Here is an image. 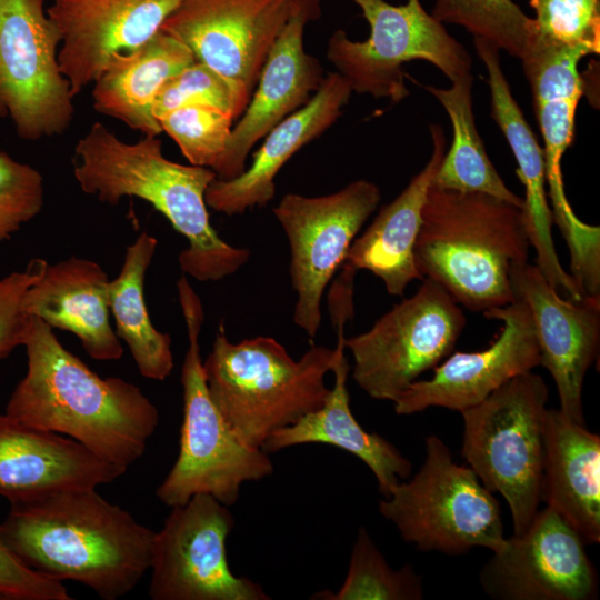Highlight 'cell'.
<instances>
[{
	"mask_svg": "<svg viewBox=\"0 0 600 600\" xmlns=\"http://www.w3.org/2000/svg\"><path fill=\"white\" fill-rule=\"evenodd\" d=\"M154 531L96 488L64 489L10 503L0 541L27 567L77 581L103 600L131 592L150 569Z\"/></svg>",
	"mask_w": 600,
	"mask_h": 600,
	"instance_id": "cell-1",
	"label": "cell"
},
{
	"mask_svg": "<svg viewBox=\"0 0 600 600\" xmlns=\"http://www.w3.org/2000/svg\"><path fill=\"white\" fill-rule=\"evenodd\" d=\"M22 346L27 372L9 398L8 416L69 437L126 470L143 456L159 411L138 386L99 377L39 318L29 317Z\"/></svg>",
	"mask_w": 600,
	"mask_h": 600,
	"instance_id": "cell-2",
	"label": "cell"
},
{
	"mask_svg": "<svg viewBox=\"0 0 600 600\" xmlns=\"http://www.w3.org/2000/svg\"><path fill=\"white\" fill-rule=\"evenodd\" d=\"M72 164L80 189L100 202L117 204L136 197L163 214L188 240L178 260L193 279L216 282L249 261L250 250L227 243L211 226L206 191L216 172L167 159L158 136L127 143L94 122L74 146Z\"/></svg>",
	"mask_w": 600,
	"mask_h": 600,
	"instance_id": "cell-3",
	"label": "cell"
},
{
	"mask_svg": "<svg viewBox=\"0 0 600 600\" xmlns=\"http://www.w3.org/2000/svg\"><path fill=\"white\" fill-rule=\"evenodd\" d=\"M530 247L520 208L486 193L431 186L413 259L423 279L483 313L514 301L511 274L528 262Z\"/></svg>",
	"mask_w": 600,
	"mask_h": 600,
	"instance_id": "cell-4",
	"label": "cell"
},
{
	"mask_svg": "<svg viewBox=\"0 0 600 600\" xmlns=\"http://www.w3.org/2000/svg\"><path fill=\"white\" fill-rule=\"evenodd\" d=\"M334 349L312 346L299 359L271 337L231 342L219 324L203 361L208 391L237 436L261 448L274 431L319 409L330 389L324 383Z\"/></svg>",
	"mask_w": 600,
	"mask_h": 600,
	"instance_id": "cell-5",
	"label": "cell"
},
{
	"mask_svg": "<svg viewBox=\"0 0 600 600\" xmlns=\"http://www.w3.org/2000/svg\"><path fill=\"white\" fill-rule=\"evenodd\" d=\"M177 289L188 334L181 369L183 420L178 458L156 494L171 508L200 493L231 507L243 483L262 480L274 468L269 453L243 442L211 400L199 343L202 302L186 276L178 280Z\"/></svg>",
	"mask_w": 600,
	"mask_h": 600,
	"instance_id": "cell-6",
	"label": "cell"
},
{
	"mask_svg": "<svg viewBox=\"0 0 600 600\" xmlns=\"http://www.w3.org/2000/svg\"><path fill=\"white\" fill-rule=\"evenodd\" d=\"M548 397L544 380L528 371L460 412L461 456L481 483L508 502L513 536L526 531L541 501Z\"/></svg>",
	"mask_w": 600,
	"mask_h": 600,
	"instance_id": "cell-7",
	"label": "cell"
},
{
	"mask_svg": "<svg viewBox=\"0 0 600 600\" xmlns=\"http://www.w3.org/2000/svg\"><path fill=\"white\" fill-rule=\"evenodd\" d=\"M401 538L423 552L463 554L504 543L498 500L470 467L453 461L437 436L426 438L424 460L410 479L398 482L379 503Z\"/></svg>",
	"mask_w": 600,
	"mask_h": 600,
	"instance_id": "cell-8",
	"label": "cell"
},
{
	"mask_svg": "<svg viewBox=\"0 0 600 600\" xmlns=\"http://www.w3.org/2000/svg\"><path fill=\"white\" fill-rule=\"evenodd\" d=\"M370 26L364 41L337 30L327 44V58L357 93L388 98L397 103L409 96L403 63L428 61L452 82L471 73L466 48L443 23L427 13L420 0L393 6L384 0H351Z\"/></svg>",
	"mask_w": 600,
	"mask_h": 600,
	"instance_id": "cell-9",
	"label": "cell"
},
{
	"mask_svg": "<svg viewBox=\"0 0 600 600\" xmlns=\"http://www.w3.org/2000/svg\"><path fill=\"white\" fill-rule=\"evenodd\" d=\"M587 53L531 39L521 57L543 139L547 194L553 223L570 254V274L587 294L600 292V228L581 221L567 199L561 160L571 146L574 118L583 93L579 61Z\"/></svg>",
	"mask_w": 600,
	"mask_h": 600,
	"instance_id": "cell-10",
	"label": "cell"
},
{
	"mask_svg": "<svg viewBox=\"0 0 600 600\" xmlns=\"http://www.w3.org/2000/svg\"><path fill=\"white\" fill-rule=\"evenodd\" d=\"M466 317L453 298L424 278L418 291L393 306L366 332L344 340L352 378L376 400H394L454 349Z\"/></svg>",
	"mask_w": 600,
	"mask_h": 600,
	"instance_id": "cell-11",
	"label": "cell"
},
{
	"mask_svg": "<svg viewBox=\"0 0 600 600\" xmlns=\"http://www.w3.org/2000/svg\"><path fill=\"white\" fill-rule=\"evenodd\" d=\"M44 2L0 0V118L28 141L62 134L74 113L58 60L61 34Z\"/></svg>",
	"mask_w": 600,
	"mask_h": 600,
	"instance_id": "cell-12",
	"label": "cell"
},
{
	"mask_svg": "<svg viewBox=\"0 0 600 600\" xmlns=\"http://www.w3.org/2000/svg\"><path fill=\"white\" fill-rule=\"evenodd\" d=\"M380 200L376 183L357 180L321 197L288 193L273 209L289 242V274L297 293L293 321L309 338L320 328L328 283Z\"/></svg>",
	"mask_w": 600,
	"mask_h": 600,
	"instance_id": "cell-13",
	"label": "cell"
},
{
	"mask_svg": "<svg viewBox=\"0 0 600 600\" xmlns=\"http://www.w3.org/2000/svg\"><path fill=\"white\" fill-rule=\"evenodd\" d=\"M234 518L210 494L172 507L154 533L149 596L153 600H269L263 588L230 570L226 541Z\"/></svg>",
	"mask_w": 600,
	"mask_h": 600,
	"instance_id": "cell-14",
	"label": "cell"
},
{
	"mask_svg": "<svg viewBox=\"0 0 600 600\" xmlns=\"http://www.w3.org/2000/svg\"><path fill=\"white\" fill-rule=\"evenodd\" d=\"M578 531L550 507L481 568L479 582L496 600H590L599 579Z\"/></svg>",
	"mask_w": 600,
	"mask_h": 600,
	"instance_id": "cell-15",
	"label": "cell"
},
{
	"mask_svg": "<svg viewBox=\"0 0 600 600\" xmlns=\"http://www.w3.org/2000/svg\"><path fill=\"white\" fill-rule=\"evenodd\" d=\"M299 0H183L160 30L249 101L267 56Z\"/></svg>",
	"mask_w": 600,
	"mask_h": 600,
	"instance_id": "cell-16",
	"label": "cell"
},
{
	"mask_svg": "<svg viewBox=\"0 0 600 600\" xmlns=\"http://www.w3.org/2000/svg\"><path fill=\"white\" fill-rule=\"evenodd\" d=\"M502 321L497 339L484 350L454 352L433 368L428 380H417L396 400L394 411L407 416L430 407L453 411L471 408L510 379L540 366V350L528 306L513 302L483 312Z\"/></svg>",
	"mask_w": 600,
	"mask_h": 600,
	"instance_id": "cell-17",
	"label": "cell"
},
{
	"mask_svg": "<svg viewBox=\"0 0 600 600\" xmlns=\"http://www.w3.org/2000/svg\"><path fill=\"white\" fill-rule=\"evenodd\" d=\"M514 300L531 313L540 350V366L552 376L564 417L584 424L582 387L598 358L600 298L562 297L536 264L523 263L511 274Z\"/></svg>",
	"mask_w": 600,
	"mask_h": 600,
	"instance_id": "cell-18",
	"label": "cell"
},
{
	"mask_svg": "<svg viewBox=\"0 0 600 600\" xmlns=\"http://www.w3.org/2000/svg\"><path fill=\"white\" fill-rule=\"evenodd\" d=\"M183 0H51L47 13L61 34L59 66L73 97L93 83L116 53L158 33Z\"/></svg>",
	"mask_w": 600,
	"mask_h": 600,
	"instance_id": "cell-19",
	"label": "cell"
},
{
	"mask_svg": "<svg viewBox=\"0 0 600 600\" xmlns=\"http://www.w3.org/2000/svg\"><path fill=\"white\" fill-rule=\"evenodd\" d=\"M319 12V0H299L262 66L257 89L232 128L217 179L231 180L246 170L253 146L281 120L304 106L324 77L320 62L304 51L306 24Z\"/></svg>",
	"mask_w": 600,
	"mask_h": 600,
	"instance_id": "cell-20",
	"label": "cell"
},
{
	"mask_svg": "<svg viewBox=\"0 0 600 600\" xmlns=\"http://www.w3.org/2000/svg\"><path fill=\"white\" fill-rule=\"evenodd\" d=\"M473 43L487 70L491 117L511 148L518 164L516 172L524 187L521 212L530 246L537 254L536 266L562 297L581 299L583 294L574 279L560 263L554 248L553 219L548 202L543 149L512 96L501 69L499 49L479 38H473Z\"/></svg>",
	"mask_w": 600,
	"mask_h": 600,
	"instance_id": "cell-21",
	"label": "cell"
},
{
	"mask_svg": "<svg viewBox=\"0 0 600 600\" xmlns=\"http://www.w3.org/2000/svg\"><path fill=\"white\" fill-rule=\"evenodd\" d=\"M126 472L69 437L0 414V494L10 503L57 490L97 488Z\"/></svg>",
	"mask_w": 600,
	"mask_h": 600,
	"instance_id": "cell-22",
	"label": "cell"
},
{
	"mask_svg": "<svg viewBox=\"0 0 600 600\" xmlns=\"http://www.w3.org/2000/svg\"><path fill=\"white\" fill-rule=\"evenodd\" d=\"M352 90L338 72L324 77L320 88L300 109L274 126L254 152L252 163L231 180H213L206 191L209 208L227 216L267 206L276 194L274 179L303 146L321 136L341 116Z\"/></svg>",
	"mask_w": 600,
	"mask_h": 600,
	"instance_id": "cell-23",
	"label": "cell"
},
{
	"mask_svg": "<svg viewBox=\"0 0 600 600\" xmlns=\"http://www.w3.org/2000/svg\"><path fill=\"white\" fill-rule=\"evenodd\" d=\"M108 282L107 272L90 259L72 256L52 264L47 262L41 276L26 290L22 310L51 329L74 334L92 359L119 360L123 348L110 323Z\"/></svg>",
	"mask_w": 600,
	"mask_h": 600,
	"instance_id": "cell-24",
	"label": "cell"
},
{
	"mask_svg": "<svg viewBox=\"0 0 600 600\" xmlns=\"http://www.w3.org/2000/svg\"><path fill=\"white\" fill-rule=\"evenodd\" d=\"M333 324L337 329L336 357L331 369L334 384L324 403L293 424L271 433L261 449L271 454L308 443L340 448L368 466L376 477L379 491L386 497L398 482L409 478L412 464L387 439L378 433L367 432L352 414L347 389L350 367L344 356L346 322Z\"/></svg>",
	"mask_w": 600,
	"mask_h": 600,
	"instance_id": "cell-25",
	"label": "cell"
},
{
	"mask_svg": "<svg viewBox=\"0 0 600 600\" xmlns=\"http://www.w3.org/2000/svg\"><path fill=\"white\" fill-rule=\"evenodd\" d=\"M540 496L587 544L600 542V436L556 409L543 420Z\"/></svg>",
	"mask_w": 600,
	"mask_h": 600,
	"instance_id": "cell-26",
	"label": "cell"
},
{
	"mask_svg": "<svg viewBox=\"0 0 600 600\" xmlns=\"http://www.w3.org/2000/svg\"><path fill=\"white\" fill-rule=\"evenodd\" d=\"M429 129L432 140L429 161L393 201L379 210L362 236L353 240L341 266L353 273L369 270L392 296H402L411 281L423 279L414 263L413 247L422 207L447 147L442 128L430 124Z\"/></svg>",
	"mask_w": 600,
	"mask_h": 600,
	"instance_id": "cell-27",
	"label": "cell"
},
{
	"mask_svg": "<svg viewBox=\"0 0 600 600\" xmlns=\"http://www.w3.org/2000/svg\"><path fill=\"white\" fill-rule=\"evenodd\" d=\"M194 61L184 43L160 30L137 49L111 57L92 83L93 108L144 136H159L156 98L168 79Z\"/></svg>",
	"mask_w": 600,
	"mask_h": 600,
	"instance_id": "cell-28",
	"label": "cell"
},
{
	"mask_svg": "<svg viewBox=\"0 0 600 600\" xmlns=\"http://www.w3.org/2000/svg\"><path fill=\"white\" fill-rule=\"evenodd\" d=\"M157 244V239L143 231L127 247L119 274L108 282L107 299L114 331L128 346L139 373L163 381L173 369L171 338L151 322L143 291Z\"/></svg>",
	"mask_w": 600,
	"mask_h": 600,
	"instance_id": "cell-29",
	"label": "cell"
},
{
	"mask_svg": "<svg viewBox=\"0 0 600 600\" xmlns=\"http://www.w3.org/2000/svg\"><path fill=\"white\" fill-rule=\"evenodd\" d=\"M451 83L448 89L424 86L447 111L453 130L452 143L442 158L432 186L486 193L521 209L523 199L507 187L478 133L472 109V74L468 73Z\"/></svg>",
	"mask_w": 600,
	"mask_h": 600,
	"instance_id": "cell-30",
	"label": "cell"
},
{
	"mask_svg": "<svg viewBox=\"0 0 600 600\" xmlns=\"http://www.w3.org/2000/svg\"><path fill=\"white\" fill-rule=\"evenodd\" d=\"M422 579L410 564L392 569L364 527L352 547L348 573L338 591L323 590L312 599L323 600H421Z\"/></svg>",
	"mask_w": 600,
	"mask_h": 600,
	"instance_id": "cell-31",
	"label": "cell"
},
{
	"mask_svg": "<svg viewBox=\"0 0 600 600\" xmlns=\"http://www.w3.org/2000/svg\"><path fill=\"white\" fill-rule=\"evenodd\" d=\"M431 16L463 27L473 38L521 59L534 31L533 19L512 0H437Z\"/></svg>",
	"mask_w": 600,
	"mask_h": 600,
	"instance_id": "cell-32",
	"label": "cell"
},
{
	"mask_svg": "<svg viewBox=\"0 0 600 600\" xmlns=\"http://www.w3.org/2000/svg\"><path fill=\"white\" fill-rule=\"evenodd\" d=\"M234 118L209 103H189L158 119L190 164L218 168L229 142Z\"/></svg>",
	"mask_w": 600,
	"mask_h": 600,
	"instance_id": "cell-33",
	"label": "cell"
},
{
	"mask_svg": "<svg viewBox=\"0 0 600 600\" xmlns=\"http://www.w3.org/2000/svg\"><path fill=\"white\" fill-rule=\"evenodd\" d=\"M534 39L588 54L600 52V0H530Z\"/></svg>",
	"mask_w": 600,
	"mask_h": 600,
	"instance_id": "cell-34",
	"label": "cell"
},
{
	"mask_svg": "<svg viewBox=\"0 0 600 600\" xmlns=\"http://www.w3.org/2000/svg\"><path fill=\"white\" fill-rule=\"evenodd\" d=\"M197 102L216 106L238 119L249 100L231 82L196 60L164 82L156 98L153 116L158 120L179 107Z\"/></svg>",
	"mask_w": 600,
	"mask_h": 600,
	"instance_id": "cell-35",
	"label": "cell"
},
{
	"mask_svg": "<svg viewBox=\"0 0 600 600\" xmlns=\"http://www.w3.org/2000/svg\"><path fill=\"white\" fill-rule=\"evenodd\" d=\"M43 199L41 173L0 151V243L41 212Z\"/></svg>",
	"mask_w": 600,
	"mask_h": 600,
	"instance_id": "cell-36",
	"label": "cell"
},
{
	"mask_svg": "<svg viewBox=\"0 0 600 600\" xmlns=\"http://www.w3.org/2000/svg\"><path fill=\"white\" fill-rule=\"evenodd\" d=\"M46 264L43 259H33L24 270L0 279V359L23 344L29 316L22 310V299Z\"/></svg>",
	"mask_w": 600,
	"mask_h": 600,
	"instance_id": "cell-37",
	"label": "cell"
},
{
	"mask_svg": "<svg viewBox=\"0 0 600 600\" xmlns=\"http://www.w3.org/2000/svg\"><path fill=\"white\" fill-rule=\"evenodd\" d=\"M0 599L71 600L67 588L23 564L0 541Z\"/></svg>",
	"mask_w": 600,
	"mask_h": 600,
	"instance_id": "cell-38",
	"label": "cell"
}]
</instances>
